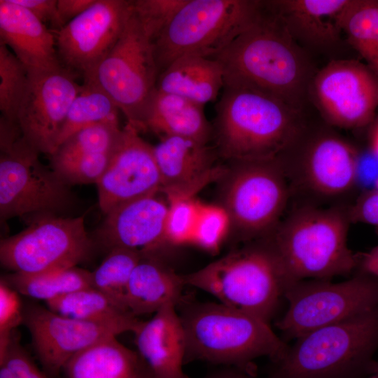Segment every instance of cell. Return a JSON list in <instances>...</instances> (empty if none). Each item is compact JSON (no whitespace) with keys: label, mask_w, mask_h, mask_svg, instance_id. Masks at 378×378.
<instances>
[{"label":"cell","mask_w":378,"mask_h":378,"mask_svg":"<svg viewBox=\"0 0 378 378\" xmlns=\"http://www.w3.org/2000/svg\"><path fill=\"white\" fill-rule=\"evenodd\" d=\"M28 328L38 358L52 374L64 369L76 354L108 337L134 332L139 325L97 323L61 316L40 305L23 310V322Z\"/></svg>","instance_id":"obj_16"},{"label":"cell","mask_w":378,"mask_h":378,"mask_svg":"<svg viewBox=\"0 0 378 378\" xmlns=\"http://www.w3.org/2000/svg\"><path fill=\"white\" fill-rule=\"evenodd\" d=\"M261 5L253 0H187L153 41L160 73L184 55H216L255 18Z\"/></svg>","instance_id":"obj_9"},{"label":"cell","mask_w":378,"mask_h":378,"mask_svg":"<svg viewBox=\"0 0 378 378\" xmlns=\"http://www.w3.org/2000/svg\"><path fill=\"white\" fill-rule=\"evenodd\" d=\"M167 212L168 206L157 195L126 202L106 214L96 240L108 252L127 248L153 253L166 241Z\"/></svg>","instance_id":"obj_19"},{"label":"cell","mask_w":378,"mask_h":378,"mask_svg":"<svg viewBox=\"0 0 378 378\" xmlns=\"http://www.w3.org/2000/svg\"><path fill=\"white\" fill-rule=\"evenodd\" d=\"M145 367L138 353L112 336L74 355L64 369L69 378H136Z\"/></svg>","instance_id":"obj_27"},{"label":"cell","mask_w":378,"mask_h":378,"mask_svg":"<svg viewBox=\"0 0 378 378\" xmlns=\"http://www.w3.org/2000/svg\"><path fill=\"white\" fill-rule=\"evenodd\" d=\"M211 58L223 68L224 85L260 91L298 112L315 75L306 54L268 1H262L255 18Z\"/></svg>","instance_id":"obj_1"},{"label":"cell","mask_w":378,"mask_h":378,"mask_svg":"<svg viewBox=\"0 0 378 378\" xmlns=\"http://www.w3.org/2000/svg\"><path fill=\"white\" fill-rule=\"evenodd\" d=\"M372 374L378 372V360H375L372 368Z\"/></svg>","instance_id":"obj_50"},{"label":"cell","mask_w":378,"mask_h":378,"mask_svg":"<svg viewBox=\"0 0 378 378\" xmlns=\"http://www.w3.org/2000/svg\"><path fill=\"white\" fill-rule=\"evenodd\" d=\"M298 113L260 91L224 85L212 125L218 155L230 162L278 160L298 134Z\"/></svg>","instance_id":"obj_3"},{"label":"cell","mask_w":378,"mask_h":378,"mask_svg":"<svg viewBox=\"0 0 378 378\" xmlns=\"http://www.w3.org/2000/svg\"><path fill=\"white\" fill-rule=\"evenodd\" d=\"M95 0H57V13L62 27L89 8Z\"/></svg>","instance_id":"obj_44"},{"label":"cell","mask_w":378,"mask_h":378,"mask_svg":"<svg viewBox=\"0 0 378 378\" xmlns=\"http://www.w3.org/2000/svg\"><path fill=\"white\" fill-rule=\"evenodd\" d=\"M349 220L335 208H306L287 219L270 241L288 286L307 279L330 280L358 269L359 255L347 244Z\"/></svg>","instance_id":"obj_5"},{"label":"cell","mask_w":378,"mask_h":378,"mask_svg":"<svg viewBox=\"0 0 378 378\" xmlns=\"http://www.w3.org/2000/svg\"><path fill=\"white\" fill-rule=\"evenodd\" d=\"M187 0H132V8L153 41Z\"/></svg>","instance_id":"obj_36"},{"label":"cell","mask_w":378,"mask_h":378,"mask_svg":"<svg viewBox=\"0 0 378 378\" xmlns=\"http://www.w3.org/2000/svg\"><path fill=\"white\" fill-rule=\"evenodd\" d=\"M181 276L185 286L206 292L219 302L269 323L288 286L270 241L232 251Z\"/></svg>","instance_id":"obj_6"},{"label":"cell","mask_w":378,"mask_h":378,"mask_svg":"<svg viewBox=\"0 0 378 378\" xmlns=\"http://www.w3.org/2000/svg\"><path fill=\"white\" fill-rule=\"evenodd\" d=\"M199 205L192 198L169 202L165 224L166 241L179 242L193 235Z\"/></svg>","instance_id":"obj_37"},{"label":"cell","mask_w":378,"mask_h":378,"mask_svg":"<svg viewBox=\"0 0 378 378\" xmlns=\"http://www.w3.org/2000/svg\"><path fill=\"white\" fill-rule=\"evenodd\" d=\"M136 378H153V377L146 365L145 368L142 370V372Z\"/></svg>","instance_id":"obj_49"},{"label":"cell","mask_w":378,"mask_h":378,"mask_svg":"<svg viewBox=\"0 0 378 378\" xmlns=\"http://www.w3.org/2000/svg\"><path fill=\"white\" fill-rule=\"evenodd\" d=\"M339 22L349 43L378 76V0H348Z\"/></svg>","instance_id":"obj_29"},{"label":"cell","mask_w":378,"mask_h":378,"mask_svg":"<svg viewBox=\"0 0 378 378\" xmlns=\"http://www.w3.org/2000/svg\"><path fill=\"white\" fill-rule=\"evenodd\" d=\"M1 279L18 293L46 302L92 287L91 272L76 266L35 275L13 272Z\"/></svg>","instance_id":"obj_30"},{"label":"cell","mask_w":378,"mask_h":378,"mask_svg":"<svg viewBox=\"0 0 378 378\" xmlns=\"http://www.w3.org/2000/svg\"><path fill=\"white\" fill-rule=\"evenodd\" d=\"M176 309L186 335V363L200 360L255 372L254 360L277 362L288 347L269 323L219 302L184 297Z\"/></svg>","instance_id":"obj_2"},{"label":"cell","mask_w":378,"mask_h":378,"mask_svg":"<svg viewBox=\"0 0 378 378\" xmlns=\"http://www.w3.org/2000/svg\"><path fill=\"white\" fill-rule=\"evenodd\" d=\"M19 294L3 279H1L0 356L4 354L15 328L23 322V309Z\"/></svg>","instance_id":"obj_38"},{"label":"cell","mask_w":378,"mask_h":378,"mask_svg":"<svg viewBox=\"0 0 378 378\" xmlns=\"http://www.w3.org/2000/svg\"><path fill=\"white\" fill-rule=\"evenodd\" d=\"M357 182L368 190L374 188L378 183V157L370 149L365 153L359 154Z\"/></svg>","instance_id":"obj_43"},{"label":"cell","mask_w":378,"mask_h":378,"mask_svg":"<svg viewBox=\"0 0 378 378\" xmlns=\"http://www.w3.org/2000/svg\"><path fill=\"white\" fill-rule=\"evenodd\" d=\"M119 111L113 100L102 90L83 83L81 91L73 101L67 113L59 136L57 148L74 133L85 127L102 122H119Z\"/></svg>","instance_id":"obj_32"},{"label":"cell","mask_w":378,"mask_h":378,"mask_svg":"<svg viewBox=\"0 0 378 378\" xmlns=\"http://www.w3.org/2000/svg\"><path fill=\"white\" fill-rule=\"evenodd\" d=\"M130 0H95L83 13L55 31L61 65L83 78L105 57L122 34Z\"/></svg>","instance_id":"obj_15"},{"label":"cell","mask_w":378,"mask_h":378,"mask_svg":"<svg viewBox=\"0 0 378 378\" xmlns=\"http://www.w3.org/2000/svg\"><path fill=\"white\" fill-rule=\"evenodd\" d=\"M144 130H150L160 138L178 136L206 144L213 137V126L204 114V106L158 90L143 121Z\"/></svg>","instance_id":"obj_26"},{"label":"cell","mask_w":378,"mask_h":378,"mask_svg":"<svg viewBox=\"0 0 378 378\" xmlns=\"http://www.w3.org/2000/svg\"><path fill=\"white\" fill-rule=\"evenodd\" d=\"M112 151L66 160L50 161L51 169L69 186L97 183L106 169Z\"/></svg>","instance_id":"obj_35"},{"label":"cell","mask_w":378,"mask_h":378,"mask_svg":"<svg viewBox=\"0 0 378 378\" xmlns=\"http://www.w3.org/2000/svg\"><path fill=\"white\" fill-rule=\"evenodd\" d=\"M153 153L161 177L160 192L169 202L192 198L207 183L221 178L226 167L215 166L216 149L192 139L168 136L160 138Z\"/></svg>","instance_id":"obj_18"},{"label":"cell","mask_w":378,"mask_h":378,"mask_svg":"<svg viewBox=\"0 0 378 378\" xmlns=\"http://www.w3.org/2000/svg\"><path fill=\"white\" fill-rule=\"evenodd\" d=\"M310 91L334 125L359 128L374 120L378 76L368 64L354 59L332 60L314 75Z\"/></svg>","instance_id":"obj_14"},{"label":"cell","mask_w":378,"mask_h":378,"mask_svg":"<svg viewBox=\"0 0 378 378\" xmlns=\"http://www.w3.org/2000/svg\"><path fill=\"white\" fill-rule=\"evenodd\" d=\"M270 378H363L378 349V307L295 340Z\"/></svg>","instance_id":"obj_4"},{"label":"cell","mask_w":378,"mask_h":378,"mask_svg":"<svg viewBox=\"0 0 378 378\" xmlns=\"http://www.w3.org/2000/svg\"><path fill=\"white\" fill-rule=\"evenodd\" d=\"M29 10L53 32L62 25L57 13V0H12Z\"/></svg>","instance_id":"obj_41"},{"label":"cell","mask_w":378,"mask_h":378,"mask_svg":"<svg viewBox=\"0 0 378 378\" xmlns=\"http://www.w3.org/2000/svg\"><path fill=\"white\" fill-rule=\"evenodd\" d=\"M287 309L276 327L288 340L378 307V278L363 273L333 283L309 279L288 286Z\"/></svg>","instance_id":"obj_10"},{"label":"cell","mask_w":378,"mask_h":378,"mask_svg":"<svg viewBox=\"0 0 378 378\" xmlns=\"http://www.w3.org/2000/svg\"><path fill=\"white\" fill-rule=\"evenodd\" d=\"M153 39L132 8L118 41L83 83L106 93L139 132L157 90Z\"/></svg>","instance_id":"obj_8"},{"label":"cell","mask_w":378,"mask_h":378,"mask_svg":"<svg viewBox=\"0 0 378 378\" xmlns=\"http://www.w3.org/2000/svg\"><path fill=\"white\" fill-rule=\"evenodd\" d=\"M31 222L0 241L1 265L14 273L35 275L76 267L92 249L83 216L46 215Z\"/></svg>","instance_id":"obj_11"},{"label":"cell","mask_w":378,"mask_h":378,"mask_svg":"<svg viewBox=\"0 0 378 378\" xmlns=\"http://www.w3.org/2000/svg\"><path fill=\"white\" fill-rule=\"evenodd\" d=\"M358 268L360 273L378 278V245L359 255Z\"/></svg>","instance_id":"obj_45"},{"label":"cell","mask_w":378,"mask_h":378,"mask_svg":"<svg viewBox=\"0 0 378 378\" xmlns=\"http://www.w3.org/2000/svg\"><path fill=\"white\" fill-rule=\"evenodd\" d=\"M96 184L99 206L105 215L119 205L160 192L161 177L153 146L130 124L122 128L106 169Z\"/></svg>","instance_id":"obj_17"},{"label":"cell","mask_w":378,"mask_h":378,"mask_svg":"<svg viewBox=\"0 0 378 378\" xmlns=\"http://www.w3.org/2000/svg\"><path fill=\"white\" fill-rule=\"evenodd\" d=\"M349 218L378 227V183L365 192L353 207Z\"/></svg>","instance_id":"obj_42"},{"label":"cell","mask_w":378,"mask_h":378,"mask_svg":"<svg viewBox=\"0 0 378 378\" xmlns=\"http://www.w3.org/2000/svg\"><path fill=\"white\" fill-rule=\"evenodd\" d=\"M0 43L13 52L27 71L62 66L54 32L12 0H0Z\"/></svg>","instance_id":"obj_21"},{"label":"cell","mask_w":378,"mask_h":378,"mask_svg":"<svg viewBox=\"0 0 378 378\" xmlns=\"http://www.w3.org/2000/svg\"><path fill=\"white\" fill-rule=\"evenodd\" d=\"M222 178V205L230 227L244 237L267 233L288 200L285 173L278 160L230 162Z\"/></svg>","instance_id":"obj_12"},{"label":"cell","mask_w":378,"mask_h":378,"mask_svg":"<svg viewBox=\"0 0 378 378\" xmlns=\"http://www.w3.org/2000/svg\"><path fill=\"white\" fill-rule=\"evenodd\" d=\"M133 333L137 353L153 378H189L183 370L186 341L176 306L163 307Z\"/></svg>","instance_id":"obj_20"},{"label":"cell","mask_w":378,"mask_h":378,"mask_svg":"<svg viewBox=\"0 0 378 378\" xmlns=\"http://www.w3.org/2000/svg\"><path fill=\"white\" fill-rule=\"evenodd\" d=\"M28 80L23 64L4 44L0 43V111L1 117L17 122L18 109Z\"/></svg>","instance_id":"obj_34"},{"label":"cell","mask_w":378,"mask_h":378,"mask_svg":"<svg viewBox=\"0 0 378 378\" xmlns=\"http://www.w3.org/2000/svg\"><path fill=\"white\" fill-rule=\"evenodd\" d=\"M358 156L357 150L344 139L333 135L320 136L305 153L304 179L320 195L344 194L356 183Z\"/></svg>","instance_id":"obj_23"},{"label":"cell","mask_w":378,"mask_h":378,"mask_svg":"<svg viewBox=\"0 0 378 378\" xmlns=\"http://www.w3.org/2000/svg\"><path fill=\"white\" fill-rule=\"evenodd\" d=\"M370 149L378 157V120L372 131Z\"/></svg>","instance_id":"obj_47"},{"label":"cell","mask_w":378,"mask_h":378,"mask_svg":"<svg viewBox=\"0 0 378 378\" xmlns=\"http://www.w3.org/2000/svg\"><path fill=\"white\" fill-rule=\"evenodd\" d=\"M0 378H17L5 366H0Z\"/></svg>","instance_id":"obj_48"},{"label":"cell","mask_w":378,"mask_h":378,"mask_svg":"<svg viewBox=\"0 0 378 378\" xmlns=\"http://www.w3.org/2000/svg\"><path fill=\"white\" fill-rule=\"evenodd\" d=\"M181 274L153 254L144 253L134 267L127 287V306L134 316L155 313L168 304L177 306L184 298Z\"/></svg>","instance_id":"obj_24"},{"label":"cell","mask_w":378,"mask_h":378,"mask_svg":"<svg viewBox=\"0 0 378 378\" xmlns=\"http://www.w3.org/2000/svg\"><path fill=\"white\" fill-rule=\"evenodd\" d=\"M121 132L119 122H102L85 127L65 140L50 155V161L111 153Z\"/></svg>","instance_id":"obj_33"},{"label":"cell","mask_w":378,"mask_h":378,"mask_svg":"<svg viewBox=\"0 0 378 378\" xmlns=\"http://www.w3.org/2000/svg\"><path fill=\"white\" fill-rule=\"evenodd\" d=\"M0 218L57 215L73 202L69 186L43 166L16 122L0 119Z\"/></svg>","instance_id":"obj_7"},{"label":"cell","mask_w":378,"mask_h":378,"mask_svg":"<svg viewBox=\"0 0 378 378\" xmlns=\"http://www.w3.org/2000/svg\"><path fill=\"white\" fill-rule=\"evenodd\" d=\"M348 0L268 1L294 41L312 48H335L343 33L340 15Z\"/></svg>","instance_id":"obj_22"},{"label":"cell","mask_w":378,"mask_h":378,"mask_svg":"<svg viewBox=\"0 0 378 378\" xmlns=\"http://www.w3.org/2000/svg\"><path fill=\"white\" fill-rule=\"evenodd\" d=\"M76 75L63 66L28 71L17 115L25 141L39 153L51 155L71 104L82 89Z\"/></svg>","instance_id":"obj_13"},{"label":"cell","mask_w":378,"mask_h":378,"mask_svg":"<svg viewBox=\"0 0 378 378\" xmlns=\"http://www.w3.org/2000/svg\"><path fill=\"white\" fill-rule=\"evenodd\" d=\"M363 378H378V372Z\"/></svg>","instance_id":"obj_51"},{"label":"cell","mask_w":378,"mask_h":378,"mask_svg":"<svg viewBox=\"0 0 378 378\" xmlns=\"http://www.w3.org/2000/svg\"><path fill=\"white\" fill-rule=\"evenodd\" d=\"M0 366H5L17 378H47L14 337V333L4 354L0 356Z\"/></svg>","instance_id":"obj_40"},{"label":"cell","mask_w":378,"mask_h":378,"mask_svg":"<svg viewBox=\"0 0 378 378\" xmlns=\"http://www.w3.org/2000/svg\"><path fill=\"white\" fill-rule=\"evenodd\" d=\"M224 87V73L215 59L184 55L162 71L157 90L178 95L200 105L214 101Z\"/></svg>","instance_id":"obj_25"},{"label":"cell","mask_w":378,"mask_h":378,"mask_svg":"<svg viewBox=\"0 0 378 378\" xmlns=\"http://www.w3.org/2000/svg\"><path fill=\"white\" fill-rule=\"evenodd\" d=\"M143 255L144 253L139 250L127 248L110 250L102 263L91 272L92 287L106 295L120 309L129 312L127 306L128 284Z\"/></svg>","instance_id":"obj_31"},{"label":"cell","mask_w":378,"mask_h":378,"mask_svg":"<svg viewBox=\"0 0 378 378\" xmlns=\"http://www.w3.org/2000/svg\"><path fill=\"white\" fill-rule=\"evenodd\" d=\"M230 227L225 211L221 206H200L193 237L202 245L211 247L216 245Z\"/></svg>","instance_id":"obj_39"},{"label":"cell","mask_w":378,"mask_h":378,"mask_svg":"<svg viewBox=\"0 0 378 378\" xmlns=\"http://www.w3.org/2000/svg\"><path fill=\"white\" fill-rule=\"evenodd\" d=\"M204 378H258L255 372L235 367L225 366V368L214 372ZM267 378H270L267 377Z\"/></svg>","instance_id":"obj_46"},{"label":"cell","mask_w":378,"mask_h":378,"mask_svg":"<svg viewBox=\"0 0 378 378\" xmlns=\"http://www.w3.org/2000/svg\"><path fill=\"white\" fill-rule=\"evenodd\" d=\"M46 304L55 313L80 321L132 325H137L141 321L92 287L76 290Z\"/></svg>","instance_id":"obj_28"}]
</instances>
